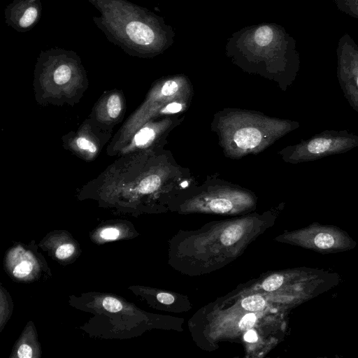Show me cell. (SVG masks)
<instances>
[{
  "mask_svg": "<svg viewBox=\"0 0 358 358\" xmlns=\"http://www.w3.org/2000/svg\"><path fill=\"white\" fill-rule=\"evenodd\" d=\"M38 11L34 7L27 8L19 21L20 27L25 28L30 26L36 20Z\"/></svg>",
  "mask_w": 358,
  "mask_h": 358,
  "instance_id": "15",
  "label": "cell"
},
{
  "mask_svg": "<svg viewBox=\"0 0 358 358\" xmlns=\"http://www.w3.org/2000/svg\"><path fill=\"white\" fill-rule=\"evenodd\" d=\"M283 277L279 274H274L267 278L262 283L264 290L271 292L278 289L283 282Z\"/></svg>",
  "mask_w": 358,
  "mask_h": 358,
  "instance_id": "14",
  "label": "cell"
},
{
  "mask_svg": "<svg viewBox=\"0 0 358 358\" xmlns=\"http://www.w3.org/2000/svg\"><path fill=\"white\" fill-rule=\"evenodd\" d=\"M191 94L187 81L182 77L169 78L157 85L138 110L127 120L113 148L120 150L136 131L147 121L156 117L164 106L173 101L190 99Z\"/></svg>",
  "mask_w": 358,
  "mask_h": 358,
  "instance_id": "2",
  "label": "cell"
},
{
  "mask_svg": "<svg viewBox=\"0 0 358 358\" xmlns=\"http://www.w3.org/2000/svg\"><path fill=\"white\" fill-rule=\"evenodd\" d=\"M242 227L237 224H232L227 227L221 235V242L224 245H231L240 239L243 234Z\"/></svg>",
  "mask_w": 358,
  "mask_h": 358,
  "instance_id": "10",
  "label": "cell"
},
{
  "mask_svg": "<svg viewBox=\"0 0 358 358\" xmlns=\"http://www.w3.org/2000/svg\"><path fill=\"white\" fill-rule=\"evenodd\" d=\"M182 120L176 117H166L159 120H148L139 127L120 149L124 154L135 151L156 153L161 143H164L167 134Z\"/></svg>",
  "mask_w": 358,
  "mask_h": 358,
  "instance_id": "5",
  "label": "cell"
},
{
  "mask_svg": "<svg viewBox=\"0 0 358 358\" xmlns=\"http://www.w3.org/2000/svg\"><path fill=\"white\" fill-rule=\"evenodd\" d=\"M336 54L341 87L350 105L358 113V47L349 34L340 38Z\"/></svg>",
  "mask_w": 358,
  "mask_h": 358,
  "instance_id": "4",
  "label": "cell"
},
{
  "mask_svg": "<svg viewBox=\"0 0 358 358\" xmlns=\"http://www.w3.org/2000/svg\"><path fill=\"white\" fill-rule=\"evenodd\" d=\"M123 98L118 92H111L103 98L96 110V117L99 121H116L123 112Z\"/></svg>",
  "mask_w": 358,
  "mask_h": 358,
  "instance_id": "7",
  "label": "cell"
},
{
  "mask_svg": "<svg viewBox=\"0 0 358 358\" xmlns=\"http://www.w3.org/2000/svg\"><path fill=\"white\" fill-rule=\"evenodd\" d=\"M244 339L247 342L254 343L257 341L258 337L254 330H248L244 336Z\"/></svg>",
  "mask_w": 358,
  "mask_h": 358,
  "instance_id": "23",
  "label": "cell"
},
{
  "mask_svg": "<svg viewBox=\"0 0 358 358\" xmlns=\"http://www.w3.org/2000/svg\"><path fill=\"white\" fill-rule=\"evenodd\" d=\"M334 1L340 10L358 19V0H334Z\"/></svg>",
  "mask_w": 358,
  "mask_h": 358,
  "instance_id": "12",
  "label": "cell"
},
{
  "mask_svg": "<svg viewBox=\"0 0 358 358\" xmlns=\"http://www.w3.org/2000/svg\"><path fill=\"white\" fill-rule=\"evenodd\" d=\"M304 247L318 252H338L351 249L355 243L348 234L335 227L311 224L299 234Z\"/></svg>",
  "mask_w": 358,
  "mask_h": 358,
  "instance_id": "6",
  "label": "cell"
},
{
  "mask_svg": "<svg viewBox=\"0 0 358 358\" xmlns=\"http://www.w3.org/2000/svg\"><path fill=\"white\" fill-rule=\"evenodd\" d=\"M257 317L254 313H248L242 317L238 326L242 330H248L252 327L256 322Z\"/></svg>",
  "mask_w": 358,
  "mask_h": 358,
  "instance_id": "19",
  "label": "cell"
},
{
  "mask_svg": "<svg viewBox=\"0 0 358 358\" xmlns=\"http://www.w3.org/2000/svg\"><path fill=\"white\" fill-rule=\"evenodd\" d=\"M31 271V264L28 262H22L15 266L13 275L17 278H23L29 275Z\"/></svg>",
  "mask_w": 358,
  "mask_h": 358,
  "instance_id": "17",
  "label": "cell"
},
{
  "mask_svg": "<svg viewBox=\"0 0 358 358\" xmlns=\"http://www.w3.org/2000/svg\"><path fill=\"white\" fill-rule=\"evenodd\" d=\"M71 76L72 72L70 67L66 64H62L54 71L52 80L56 85L64 86L71 80Z\"/></svg>",
  "mask_w": 358,
  "mask_h": 358,
  "instance_id": "11",
  "label": "cell"
},
{
  "mask_svg": "<svg viewBox=\"0 0 358 358\" xmlns=\"http://www.w3.org/2000/svg\"><path fill=\"white\" fill-rule=\"evenodd\" d=\"M126 32L130 39L136 44L148 45L153 43L155 35L148 24L141 22H131L126 27Z\"/></svg>",
  "mask_w": 358,
  "mask_h": 358,
  "instance_id": "8",
  "label": "cell"
},
{
  "mask_svg": "<svg viewBox=\"0 0 358 358\" xmlns=\"http://www.w3.org/2000/svg\"><path fill=\"white\" fill-rule=\"evenodd\" d=\"M241 305L247 310L257 311L264 308L265 301L259 295H252L243 299Z\"/></svg>",
  "mask_w": 358,
  "mask_h": 358,
  "instance_id": "13",
  "label": "cell"
},
{
  "mask_svg": "<svg viewBox=\"0 0 358 358\" xmlns=\"http://www.w3.org/2000/svg\"><path fill=\"white\" fill-rule=\"evenodd\" d=\"M358 145V136L347 130H325L280 152L283 160L292 164L313 161L346 152Z\"/></svg>",
  "mask_w": 358,
  "mask_h": 358,
  "instance_id": "3",
  "label": "cell"
},
{
  "mask_svg": "<svg viewBox=\"0 0 358 358\" xmlns=\"http://www.w3.org/2000/svg\"><path fill=\"white\" fill-rule=\"evenodd\" d=\"M74 252V246L72 244H64L56 250V257L63 259L70 257Z\"/></svg>",
  "mask_w": 358,
  "mask_h": 358,
  "instance_id": "18",
  "label": "cell"
},
{
  "mask_svg": "<svg viewBox=\"0 0 358 358\" xmlns=\"http://www.w3.org/2000/svg\"><path fill=\"white\" fill-rule=\"evenodd\" d=\"M157 300L164 304H171L174 301V297L168 293H159L157 296Z\"/></svg>",
  "mask_w": 358,
  "mask_h": 358,
  "instance_id": "22",
  "label": "cell"
},
{
  "mask_svg": "<svg viewBox=\"0 0 358 358\" xmlns=\"http://www.w3.org/2000/svg\"><path fill=\"white\" fill-rule=\"evenodd\" d=\"M213 125L220 145L231 157L256 154L299 127L296 122L234 109L217 113Z\"/></svg>",
  "mask_w": 358,
  "mask_h": 358,
  "instance_id": "1",
  "label": "cell"
},
{
  "mask_svg": "<svg viewBox=\"0 0 358 358\" xmlns=\"http://www.w3.org/2000/svg\"><path fill=\"white\" fill-rule=\"evenodd\" d=\"M103 308L110 313H117L122 309V305L117 299L108 296L102 302Z\"/></svg>",
  "mask_w": 358,
  "mask_h": 358,
  "instance_id": "16",
  "label": "cell"
},
{
  "mask_svg": "<svg viewBox=\"0 0 358 358\" xmlns=\"http://www.w3.org/2000/svg\"><path fill=\"white\" fill-rule=\"evenodd\" d=\"M70 145L74 151L87 158L94 157L99 150V146L94 140L84 134L76 135Z\"/></svg>",
  "mask_w": 358,
  "mask_h": 358,
  "instance_id": "9",
  "label": "cell"
},
{
  "mask_svg": "<svg viewBox=\"0 0 358 358\" xmlns=\"http://www.w3.org/2000/svg\"><path fill=\"white\" fill-rule=\"evenodd\" d=\"M17 355L20 358H31L32 357V350L27 344H22L17 350Z\"/></svg>",
  "mask_w": 358,
  "mask_h": 358,
  "instance_id": "21",
  "label": "cell"
},
{
  "mask_svg": "<svg viewBox=\"0 0 358 358\" xmlns=\"http://www.w3.org/2000/svg\"><path fill=\"white\" fill-rule=\"evenodd\" d=\"M120 232L115 228H107L103 229L101 232V236L103 239L114 240L119 236Z\"/></svg>",
  "mask_w": 358,
  "mask_h": 358,
  "instance_id": "20",
  "label": "cell"
}]
</instances>
